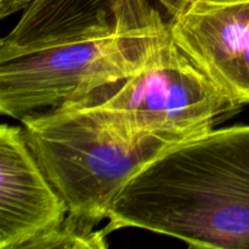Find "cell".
<instances>
[{
    "instance_id": "obj_1",
    "label": "cell",
    "mask_w": 249,
    "mask_h": 249,
    "mask_svg": "<svg viewBox=\"0 0 249 249\" xmlns=\"http://www.w3.org/2000/svg\"><path fill=\"white\" fill-rule=\"evenodd\" d=\"M109 232L136 228L196 248H249V124L163 151L134 175L109 209Z\"/></svg>"
},
{
    "instance_id": "obj_2",
    "label": "cell",
    "mask_w": 249,
    "mask_h": 249,
    "mask_svg": "<svg viewBox=\"0 0 249 249\" xmlns=\"http://www.w3.org/2000/svg\"><path fill=\"white\" fill-rule=\"evenodd\" d=\"M27 142L62 196L68 215L97 226L125 185L170 139L134 135L90 105H65L21 119Z\"/></svg>"
},
{
    "instance_id": "obj_3",
    "label": "cell",
    "mask_w": 249,
    "mask_h": 249,
    "mask_svg": "<svg viewBox=\"0 0 249 249\" xmlns=\"http://www.w3.org/2000/svg\"><path fill=\"white\" fill-rule=\"evenodd\" d=\"M167 29H119L0 61V113L19 119L74 104L142 71Z\"/></svg>"
},
{
    "instance_id": "obj_4",
    "label": "cell",
    "mask_w": 249,
    "mask_h": 249,
    "mask_svg": "<svg viewBox=\"0 0 249 249\" xmlns=\"http://www.w3.org/2000/svg\"><path fill=\"white\" fill-rule=\"evenodd\" d=\"M74 104L96 107L134 135L152 134L178 143L213 130L242 107L195 65L172 36L142 71Z\"/></svg>"
},
{
    "instance_id": "obj_5",
    "label": "cell",
    "mask_w": 249,
    "mask_h": 249,
    "mask_svg": "<svg viewBox=\"0 0 249 249\" xmlns=\"http://www.w3.org/2000/svg\"><path fill=\"white\" fill-rule=\"evenodd\" d=\"M191 0H33L0 43V61L119 29H167Z\"/></svg>"
},
{
    "instance_id": "obj_6",
    "label": "cell",
    "mask_w": 249,
    "mask_h": 249,
    "mask_svg": "<svg viewBox=\"0 0 249 249\" xmlns=\"http://www.w3.org/2000/svg\"><path fill=\"white\" fill-rule=\"evenodd\" d=\"M169 33L226 96L249 104V0H191Z\"/></svg>"
},
{
    "instance_id": "obj_7",
    "label": "cell",
    "mask_w": 249,
    "mask_h": 249,
    "mask_svg": "<svg viewBox=\"0 0 249 249\" xmlns=\"http://www.w3.org/2000/svg\"><path fill=\"white\" fill-rule=\"evenodd\" d=\"M68 215V207L27 142L23 129L0 126V249H21Z\"/></svg>"
},
{
    "instance_id": "obj_8",
    "label": "cell",
    "mask_w": 249,
    "mask_h": 249,
    "mask_svg": "<svg viewBox=\"0 0 249 249\" xmlns=\"http://www.w3.org/2000/svg\"><path fill=\"white\" fill-rule=\"evenodd\" d=\"M94 228L85 221L67 215L60 224L24 243L21 249H104L108 247V231L106 228L102 231L94 230Z\"/></svg>"
},
{
    "instance_id": "obj_9",
    "label": "cell",
    "mask_w": 249,
    "mask_h": 249,
    "mask_svg": "<svg viewBox=\"0 0 249 249\" xmlns=\"http://www.w3.org/2000/svg\"><path fill=\"white\" fill-rule=\"evenodd\" d=\"M32 2L33 0H0V17L6 18L21 10H27Z\"/></svg>"
}]
</instances>
